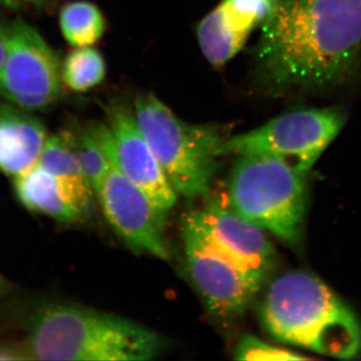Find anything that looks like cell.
Segmentation results:
<instances>
[{
  "label": "cell",
  "instance_id": "obj_1",
  "mask_svg": "<svg viewBox=\"0 0 361 361\" xmlns=\"http://www.w3.org/2000/svg\"><path fill=\"white\" fill-rule=\"evenodd\" d=\"M261 28L258 77L273 92L330 89L360 66L361 0H277Z\"/></svg>",
  "mask_w": 361,
  "mask_h": 361
},
{
  "label": "cell",
  "instance_id": "obj_2",
  "mask_svg": "<svg viewBox=\"0 0 361 361\" xmlns=\"http://www.w3.org/2000/svg\"><path fill=\"white\" fill-rule=\"evenodd\" d=\"M26 348L32 360L140 361L158 358L167 342L139 323L73 303L35 311Z\"/></svg>",
  "mask_w": 361,
  "mask_h": 361
},
{
  "label": "cell",
  "instance_id": "obj_3",
  "mask_svg": "<svg viewBox=\"0 0 361 361\" xmlns=\"http://www.w3.org/2000/svg\"><path fill=\"white\" fill-rule=\"evenodd\" d=\"M260 316L266 330L284 343L341 360L361 350V326L355 313L307 271H288L275 278Z\"/></svg>",
  "mask_w": 361,
  "mask_h": 361
},
{
  "label": "cell",
  "instance_id": "obj_4",
  "mask_svg": "<svg viewBox=\"0 0 361 361\" xmlns=\"http://www.w3.org/2000/svg\"><path fill=\"white\" fill-rule=\"evenodd\" d=\"M305 175L267 154L238 156L228 184V201L244 219L287 245L302 241L307 211Z\"/></svg>",
  "mask_w": 361,
  "mask_h": 361
},
{
  "label": "cell",
  "instance_id": "obj_5",
  "mask_svg": "<svg viewBox=\"0 0 361 361\" xmlns=\"http://www.w3.org/2000/svg\"><path fill=\"white\" fill-rule=\"evenodd\" d=\"M133 111L176 193L187 198L209 195L226 139L220 130L180 120L153 94L135 97Z\"/></svg>",
  "mask_w": 361,
  "mask_h": 361
},
{
  "label": "cell",
  "instance_id": "obj_6",
  "mask_svg": "<svg viewBox=\"0 0 361 361\" xmlns=\"http://www.w3.org/2000/svg\"><path fill=\"white\" fill-rule=\"evenodd\" d=\"M345 123V113L339 108L287 111L257 129L226 137L220 155L267 154L306 175Z\"/></svg>",
  "mask_w": 361,
  "mask_h": 361
},
{
  "label": "cell",
  "instance_id": "obj_7",
  "mask_svg": "<svg viewBox=\"0 0 361 361\" xmlns=\"http://www.w3.org/2000/svg\"><path fill=\"white\" fill-rule=\"evenodd\" d=\"M6 58L0 97L27 111L47 110L61 97V61L33 26L21 18H0Z\"/></svg>",
  "mask_w": 361,
  "mask_h": 361
},
{
  "label": "cell",
  "instance_id": "obj_8",
  "mask_svg": "<svg viewBox=\"0 0 361 361\" xmlns=\"http://www.w3.org/2000/svg\"><path fill=\"white\" fill-rule=\"evenodd\" d=\"M188 216L210 245L260 290L276 259L264 230L235 212L227 194L208 197L200 210Z\"/></svg>",
  "mask_w": 361,
  "mask_h": 361
},
{
  "label": "cell",
  "instance_id": "obj_9",
  "mask_svg": "<svg viewBox=\"0 0 361 361\" xmlns=\"http://www.w3.org/2000/svg\"><path fill=\"white\" fill-rule=\"evenodd\" d=\"M182 234L188 272L211 312L227 320L243 315L258 292L255 287L210 245L188 214L183 218Z\"/></svg>",
  "mask_w": 361,
  "mask_h": 361
},
{
  "label": "cell",
  "instance_id": "obj_10",
  "mask_svg": "<svg viewBox=\"0 0 361 361\" xmlns=\"http://www.w3.org/2000/svg\"><path fill=\"white\" fill-rule=\"evenodd\" d=\"M115 160L116 156L94 192L106 220L130 248L170 260L172 253L164 235L165 224L148 197L121 172Z\"/></svg>",
  "mask_w": 361,
  "mask_h": 361
},
{
  "label": "cell",
  "instance_id": "obj_11",
  "mask_svg": "<svg viewBox=\"0 0 361 361\" xmlns=\"http://www.w3.org/2000/svg\"><path fill=\"white\" fill-rule=\"evenodd\" d=\"M106 111L115 142L116 166L148 197L159 218L166 224L168 214L177 201V193L142 135L134 111L123 102H113Z\"/></svg>",
  "mask_w": 361,
  "mask_h": 361
},
{
  "label": "cell",
  "instance_id": "obj_12",
  "mask_svg": "<svg viewBox=\"0 0 361 361\" xmlns=\"http://www.w3.org/2000/svg\"><path fill=\"white\" fill-rule=\"evenodd\" d=\"M16 199L30 212L58 222H82L92 212L94 198L80 194L37 163L13 178Z\"/></svg>",
  "mask_w": 361,
  "mask_h": 361
},
{
  "label": "cell",
  "instance_id": "obj_13",
  "mask_svg": "<svg viewBox=\"0 0 361 361\" xmlns=\"http://www.w3.org/2000/svg\"><path fill=\"white\" fill-rule=\"evenodd\" d=\"M47 135L44 123L6 99H0V173L16 178L37 163Z\"/></svg>",
  "mask_w": 361,
  "mask_h": 361
},
{
  "label": "cell",
  "instance_id": "obj_14",
  "mask_svg": "<svg viewBox=\"0 0 361 361\" xmlns=\"http://www.w3.org/2000/svg\"><path fill=\"white\" fill-rule=\"evenodd\" d=\"M252 32L220 4L199 23L197 39L207 61L220 68L237 56Z\"/></svg>",
  "mask_w": 361,
  "mask_h": 361
},
{
  "label": "cell",
  "instance_id": "obj_15",
  "mask_svg": "<svg viewBox=\"0 0 361 361\" xmlns=\"http://www.w3.org/2000/svg\"><path fill=\"white\" fill-rule=\"evenodd\" d=\"M59 26L73 49L94 47L104 37L106 23L101 9L85 0L70 2L61 8Z\"/></svg>",
  "mask_w": 361,
  "mask_h": 361
},
{
  "label": "cell",
  "instance_id": "obj_16",
  "mask_svg": "<svg viewBox=\"0 0 361 361\" xmlns=\"http://www.w3.org/2000/svg\"><path fill=\"white\" fill-rule=\"evenodd\" d=\"M106 75V61L94 47H77L61 63L63 85L73 92L94 89L104 82Z\"/></svg>",
  "mask_w": 361,
  "mask_h": 361
},
{
  "label": "cell",
  "instance_id": "obj_17",
  "mask_svg": "<svg viewBox=\"0 0 361 361\" xmlns=\"http://www.w3.org/2000/svg\"><path fill=\"white\" fill-rule=\"evenodd\" d=\"M234 353L235 360H300L305 358L293 351L271 345L251 334L240 338Z\"/></svg>",
  "mask_w": 361,
  "mask_h": 361
},
{
  "label": "cell",
  "instance_id": "obj_18",
  "mask_svg": "<svg viewBox=\"0 0 361 361\" xmlns=\"http://www.w3.org/2000/svg\"><path fill=\"white\" fill-rule=\"evenodd\" d=\"M221 4L255 30L270 20L277 0H222Z\"/></svg>",
  "mask_w": 361,
  "mask_h": 361
},
{
  "label": "cell",
  "instance_id": "obj_19",
  "mask_svg": "<svg viewBox=\"0 0 361 361\" xmlns=\"http://www.w3.org/2000/svg\"><path fill=\"white\" fill-rule=\"evenodd\" d=\"M30 351L25 345H14L11 343H0V361L32 360Z\"/></svg>",
  "mask_w": 361,
  "mask_h": 361
},
{
  "label": "cell",
  "instance_id": "obj_20",
  "mask_svg": "<svg viewBox=\"0 0 361 361\" xmlns=\"http://www.w3.org/2000/svg\"><path fill=\"white\" fill-rule=\"evenodd\" d=\"M25 4H27L26 0H0V7H7V8H16Z\"/></svg>",
  "mask_w": 361,
  "mask_h": 361
},
{
  "label": "cell",
  "instance_id": "obj_21",
  "mask_svg": "<svg viewBox=\"0 0 361 361\" xmlns=\"http://www.w3.org/2000/svg\"><path fill=\"white\" fill-rule=\"evenodd\" d=\"M4 58H6V47H4V42L0 37V70H1L2 65H4Z\"/></svg>",
  "mask_w": 361,
  "mask_h": 361
},
{
  "label": "cell",
  "instance_id": "obj_22",
  "mask_svg": "<svg viewBox=\"0 0 361 361\" xmlns=\"http://www.w3.org/2000/svg\"><path fill=\"white\" fill-rule=\"evenodd\" d=\"M49 1H51V0H26L27 4H35V6H42V4H47Z\"/></svg>",
  "mask_w": 361,
  "mask_h": 361
},
{
  "label": "cell",
  "instance_id": "obj_23",
  "mask_svg": "<svg viewBox=\"0 0 361 361\" xmlns=\"http://www.w3.org/2000/svg\"><path fill=\"white\" fill-rule=\"evenodd\" d=\"M6 291V283H4V279L0 276V297L2 296V294Z\"/></svg>",
  "mask_w": 361,
  "mask_h": 361
}]
</instances>
